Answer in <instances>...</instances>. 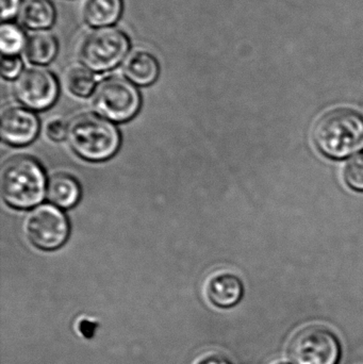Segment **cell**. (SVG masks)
<instances>
[{
  "mask_svg": "<svg viewBox=\"0 0 363 364\" xmlns=\"http://www.w3.org/2000/svg\"><path fill=\"white\" fill-rule=\"evenodd\" d=\"M15 97L27 109L42 111L50 108L59 96V82L53 73L43 68L23 70L15 79Z\"/></svg>",
  "mask_w": 363,
  "mask_h": 364,
  "instance_id": "obj_8",
  "label": "cell"
},
{
  "mask_svg": "<svg viewBox=\"0 0 363 364\" xmlns=\"http://www.w3.org/2000/svg\"><path fill=\"white\" fill-rule=\"evenodd\" d=\"M123 0H87L83 19L93 28L112 27L123 13Z\"/></svg>",
  "mask_w": 363,
  "mask_h": 364,
  "instance_id": "obj_14",
  "label": "cell"
},
{
  "mask_svg": "<svg viewBox=\"0 0 363 364\" xmlns=\"http://www.w3.org/2000/svg\"><path fill=\"white\" fill-rule=\"evenodd\" d=\"M68 144L87 161H106L121 146V134L117 126L93 113L77 115L67 125Z\"/></svg>",
  "mask_w": 363,
  "mask_h": 364,
  "instance_id": "obj_2",
  "label": "cell"
},
{
  "mask_svg": "<svg viewBox=\"0 0 363 364\" xmlns=\"http://www.w3.org/2000/svg\"><path fill=\"white\" fill-rule=\"evenodd\" d=\"M21 0H1V19L4 23L14 18L21 6Z\"/></svg>",
  "mask_w": 363,
  "mask_h": 364,
  "instance_id": "obj_21",
  "label": "cell"
},
{
  "mask_svg": "<svg viewBox=\"0 0 363 364\" xmlns=\"http://www.w3.org/2000/svg\"><path fill=\"white\" fill-rule=\"evenodd\" d=\"M276 364H292L291 363H279Z\"/></svg>",
  "mask_w": 363,
  "mask_h": 364,
  "instance_id": "obj_23",
  "label": "cell"
},
{
  "mask_svg": "<svg viewBox=\"0 0 363 364\" xmlns=\"http://www.w3.org/2000/svg\"><path fill=\"white\" fill-rule=\"evenodd\" d=\"M29 241L43 250L61 247L70 235V223L64 212L53 203L34 207L23 220Z\"/></svg>",
  "mask_w": 363,
  "mask_h": 364,
  "instance_id": "obj_7",
  "label": "cell"
},
{
  "mask_svg": "<svg viewBox=\"0 0 363 364\" xmlns=\"http://www.w3.org/2000/svg\"><path fill=\"white\" fill-rule=\"evenodd\" d=\"M130 40L115 27L98 28L87 34L79 48V59L92 72L104 73L119 66L127 57Z\"/></svg>",
  "mask_w": 363,
  "mask_h": 364,
  "instance_id": "obj_4",
  "label": "cell"
},
{
  "mask_svg": "<svg viewBox=\"0 0 363 364\" xmlns=\"http://www.w3.org/2000/svg\"><path fill=\"white\" fill-rule=\"evenodd\" d=\"M141 102L136 85L119 76L100 81L93 94L95 110L104 119L117 123L134 119L140 110Z\"/></svg>",
  "mask_w": 363,
  "mask_h": 364,
  "instance_id": "obj_6",
  "label": "cell"
},
{
  "mask_svg": "<svg viewBox=\"0 0 363 364\" xmlns=\"http://www.w3.org/2000/svg\"><path fill=\"white\" fill-rule=\"evenodd\" d=\"M340 341L334 331L323 325H310L298 331L288 346L292 364H338Z\"/></svg>",
  "mask_w": 363,
  "mask_h": 364,
  "instance_id": "obj_5",
  "label": "cell"
},
{
  "mask_svg": "<svg viewBox=\"0 0 363 364\" xmlns=\"http://www.w3.org/2000/svg\"><path fill=\"white\" fill-rule=\"evenodd\" d=\"M123 72L126 78L134 85L141 87L153 85L159 77V62L148 51H134L126 58Z\"/></svg>",
  "mask_w": 363,
  "mask_h": 364,
  "instance_id": "obj_11",
  "label": "cell"
},
{
  "mask_svg": "<svg viewBox=\"0 0 363 364\" xmlns=\"http://www.w3.org/2000/svg\"><path fill=\"white\" fill-rule=\"evenodd\" d=\"M345 178L352 188L363 192V154L355 156L347 162Z\"/></svg>",
  "mask_w": 363,
  "mask_h": 364,
  "instance_id": "obj_18",
  "label": "cell"
},
{
  "mask_svg": "<svg viewBox=\"0 0 363 364\" xmlns=\"http://www.w3.org/2000/svg\"><path fill=\"white\" fill-rule=\"evenodd\" d=\"M243 284L240 278L230 272L219 271L211 274L206 282L207 299L215 307L232 308L243 296Z\"/></svg>",
  "mask_w": 363,
  "mask_h": 364,
  "instance_id": "obj_10",
  "label": "cell"
},
{
  "mask_svg": "<svg viewBox=\"0 0 363 364\" xmlns=\"http://www.w3.org/2000/svg\"><path fill=\"white\" fill-rule=\"evenodd\" d=\"M25 32L16 23H4L0 28V49L2 55H17L26 47Z\"/></svg>",
  "mask_w": 363,
  "mask_h": 364,
  "instance_id": "obj_17",
  "label": "cell"
},
{
  "mask_svg": "<svg viewBox=\"0 0 363 364\" xmlns=\"http://www.w3.org/2000/svg\"><path fill=\"white\" fill-rule=\"evenodd\" d=\"M59 43L57 38L47 30L30 34L26 43L25 55L30 63L47 65L57 57Z\"/></svg>",
  "mask_w": 363,
  "mask_h": 364,
  "instance_id": "obj_15",
  "label": "cell"
},
{
  "mask_svg": "<svg viewBox=\"0 0 363 364\" xmlns=\"http://www.w3.org/2000/svg\"><path fill=\"white\" fill-rule=\"evenodd\" d=\"M40 122L36 113L27 108L11 107L1 115L0 134L2 141L13 146H25L36 140Z\"/></svg>",
  "mask_w": 363,
  "mask_h": 364,
  "instance_id": "obj_9",
  "label": "cell"
},
{
  "mask_svg": "<svg viewBox=\"0 0 363 364\" xmlns=\"http://www.w3.org/2000/svg\"><path fill=\"white\" fill-rule=\"evenodd\" d=\"M47 191L42 166L29 156L11 158L0 171L2 198L15 209H30L42 203Z\"/></svg>",
  "mask_w": 363,
  "mask_h": 364,
  "instance_id": "obj_1",
  "label": "cell"
},
{
  "mask_svg": "<svg viewBox=\"0 0 363 364\" xmlns=\"http://www.w3.org/2000/svg\"><path fill=\"white\" fill-rule=\"evenodd\" d=\"M57 11L51 0H23L19 10V21L23 27L42 31L53 27Z\"/></svg>",
  "mask_w": 363,
  "mask_h": 364,
  "instance_id": "obj_12",
  "label": "cell"
},
{
  "mask_svg": "<svg viewBox=\"0 0 363 364\" xmlns=\"http://www.w3.org/2000/svg\"><path fill=\"white\" fill-rule=\"evenodd\" d=\"M66 87L72 95L87 97L95 91L96 80L92 70L85 66H74L65 77Z\"/></svg>",
  "mask_w": 363,
  "mask_h": 364,
  "instance_id": "obj_16",
  "label": "cell"
},
{
  "mask_svg": "<svg viewBox=\"0 0 363 364\" xmlns=\"http://www.w3.org/2000/svg\"><path fill=\"white\" fill-rule=\"evenodd\" d=\"M23 70V61L18 55H2L1 75L4 78L17 79Z\"/></svg>",
  "mask_w": 363,
  "mask_h": 364,
  "instance_id": "obj_19",
  "label": "cell"
},
{
  "mask_svg": "<svg viewBox=\"0 0 363 364\" xmlns=\"http://www.w3.org/2000/svg\"><path fill=\"white\" fill-rule=\"evenodd\" d=\"M46 134L53 142H60L67 136V126L61 121H53L47 125Z\"/></svg>",
  "mask_w": 363,
  "mask_h": 364,
  "instance_id": "obj_20",
  "label": "cell"
},
{
  "mask_svg": "<svg viewBox=\"0 0 363 364\" xmlns=\"http://www.w3.org/2000/svg\"><path fill=\"white\" fill-rule=\"evenodd\" d=\"M194 364H232L224 355L217 353L202 355Z\"/></svg>",
  "mask_w": 363,
  "mask_h": 364,
  "instance_id": "obj_22",
  "label": "cell"
},
{
  "mask_svg": "<svg viewBox=\"0 0 363 364\" xmlns=\"http://www.w3.org/2000/svg\"><path fill=\"white\" fill-rule=\"evenodd\" d=\"M313 140L327 157H349L363 146V119L350 109L330 111L318 121Z\"/></svg>",
  "mask_w": 363,
  "mask_h": 364,
  "instance_id": "obj_3",
  "label": "cell"
},
{
  "mask_svg": "<svg viewBox=\"0 0 363 364\" xmlns=\"http://www.w3.org/2000/svg\"><path fill=\"white\" fill-rule=\"evenodd\" d=\"M47 199L60 209L74 207L81 196V188L76 178L68 174H55L47 182Z\"/></svg>",
  "mask_w": 363,
  "mask_h": 364,
  "instance_id": "obj_13",
  "label": "cell"
}]
</instances>
